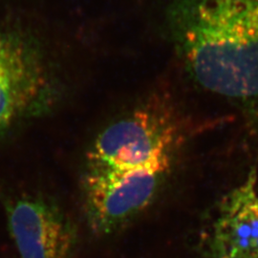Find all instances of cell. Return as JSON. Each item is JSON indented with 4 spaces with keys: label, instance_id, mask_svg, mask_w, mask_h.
Wrapping results in <instances>:
<instances>
[{
    "label": "cell",
    "instance_id": "cell-3",
    "mask_svg": "<svg viewBox=\"0 0 258 258\" xmlns=\"http://www.w3.org/2000/svg\"><path fill=\"white\" fill-rule=\"evenodd\" d=\"M59 87L37 48L0 34V132L50 111Z\"/></svg>",
    "mask_w": 258,
    "mask_h": 258
},
{
    "label": "cell",
    "instance_id": "cell-1",
    "mask_svg": "<svg viewBox=\"0 0 258 258\" xmlns=\"http://www.w3.org/2000/svg\"><path fill=\"white\" fill-rule=\"evenodd\" d=\"M181 142L179 121L164 102L146 103L102 130L86 152L82 178L94 234H114L151 205Z\"/></svg>",
    "mask_w": 258,
    "mask_h": 258
},
{
    "label": "cell",
    "instance_id": "cell-5",
    "mask_svg": "<svg viewBox=\"0 0 258 258\" xmlns=\"http://www.w3.org/2000/svg\"><path fill=\"white\" fill-rule=\"evenodd\" d=\"M208 258H258L257 170L224 196L204 241Z\"/></svg>",
    "mask_w": 258,
    "mask_h": 258
},
{
    "label": "cell",
    "instance_id": "cell-4",
    "mask_svg": "<svg viewBox=\"0 0 258 258\" xmlns=\"http://www.w3.org/2000/svg\"><path fill=\"white\" fill-rule=\"evenodd\" d=\"M6 214L20 258L73 257L77 228L52 199L22 195L6 203Z\"/></svg>",
    "mask_w": 258,
    "mask_h": 258
},
{
    "label": "cell",
    "instance_id": "cell-2",
    "mask_svg": "<svg viewBox=\"0 0 258 258\" xmlns=\"http://www.w3.org/2000/svg\"><path fill=\"white\" fill-rule=\"evenodd\" d=\"M166 22L195 82L223 97L258 100V0H168Z\"/></svg>",
    "mask_w": 258,
    "mask_h": 258
}]
</instances>
